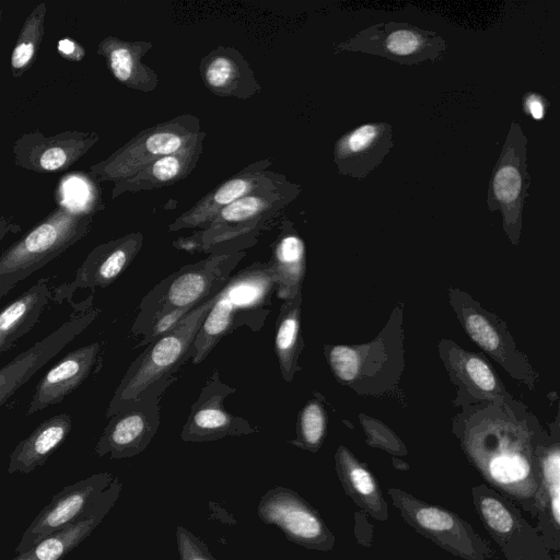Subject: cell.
<instances>
[{
	"label": "cell",
	"mask_w": 560,
	"mask_h": 560,
	"mask_svg": "<svg viewBox=\"0 0 560 560\" xmlns=\"http://www.w3.org/2000/svg\"><path fill=\"white\" fill-rule=\"evenodd\" d=\"M446 48L445 39L436 32L406 22L376 23L337 45V50L375 55L400 65L436 61Z\"/></svg>",
	"instance_id": "7"
},
{
	"label": "cell",
	"mask_w": 560,
	"mask_h": 560,
	"mask_svg": "<svg viewBox=\"0 0 560 560\" xmlns=\"http://www.w3.org/2000/svg\"><path fill=\"white\" fill-rule=\"evenodd\" d=\"M393 505L418 534L464 560H492L494 550L455 512L428 503L399 488H388Z\"/></svg>",
	"instance_id": "3"
},
{
	"label": "cell",
	"mask_w": 560,
	"mask_h": 560,
	"mask_svg": "<svg viewBox=\"0 0 560 560\" xmlns=\"http://www.w3.org/2000/svg\"><path fill=\"white\" fill-rule=\"evenodd\" d=\"M97 314L98 310H91L71 317L50 335L0 368V407L42 366L81 334Z\"/></svg>",
	"instance_id": "12"
},
{
	"label": "cell",
	"mask_w": 560,
	"mask_h": 560,
	"mask_svg": "<svg viewBox=\"0 0 560 560\" xmlns=\"http://www.w3.org/2000/svg\"><path fill=\"white\" fill-rule=\"evenodd\" d=\"M158 395H141L135 402L110 417L95 446L98 457L128 458L147 448L160 424Z\"/></svg>",
	"instance_id": "11"
},
{
	"label": "cell",
	"mask_w": 560,
	"mask_h": 560,
	"mask_svg": "<svg viewBox=\"0 0 560 560\" xmlns=\"http://www.w3.org/2000/svg\"><path fill=\"white\" fill-rule=\"evenodd\" d=\"M475 510L491 538L500 546L509 560H517L521 544L536 542L537 536L521 514V510L508 498L482 483L471 488Z\"/></svg>",
	"instance_id": "13"
},
{
	"label": "cell",
	"mask_w": 560,
	"mask_h": 560,
	"mask_svg": "<svg viewBox=\"0 0 560 560\" xmlns=\"http://www.w3.org/2000/svg\"><path fill=\"white\" fill-rule=\"evenodd\" d=\"M303 241L295 234L283 235L273 249L269 264L277 285V295L283 301L293 299L301 292L305 269Z\"/></svg>",
	"instance_id": "28"
},
{
	"label": "cell",
	"mask_w": 560,
	"mask_h": 560,
	"mask_svg": "<svg viewBox=\"0 0 560 560\" xmlns=\"http://www.w3.org/2000/svg\"><path fill=\"white\" fill-rule=\"evenodd\" d=\"M296 192H288V195ZM285 195L284 179L282 182L278 179L266 187L247 194L222 208L208 224L207 233L212 231L219 232L223 228H230L231 225H235V228L244 225V228H247L246 224H257L284 206L288 200H291L287 199Z\"/></svg>",
	"instance_id": "25"
},
{
	"label": "cell",
	"mask_w": 560,
	"mask_h": 560,
	"mask_svg": "<svg viewBox=\"0 0 560 560\" xmlns=\"http://www.w3.org/2000/svg\"><path fill=\"white\" fill-rule=\"evenodd\" d=\"M229 259L230 255H213L170 277L153 318L177 308H195L209 293L218 292L217 287L224 281V266Z\"/></svg>",
	"instance_id": "16"
},
{
	"label": "cell",
	"mask_w": 560,
	"mask_h": 560,
	"mask_svg": "<svg viewBox=\"0 0 560 560\" xmlns=\"http://www.w3.org/2000/svg\"><path fill=\"white\" fill-rule=\"evenodd\" d=\"M537 516L558 535L560 529V453L552 446L539 457Z\"/></svg>",
	"instance_id": "31"
},
{
	"label": "cell",
	"mask_w": 560,
	"mask_h": 560,
	"mask_svg": "<svg viewBox=\"0 0 560 560\" xmlns=\"http://www.w3.org/2000/svg\"><path fill=\"white\" fill-rule=\"evenodd\" d=\"M212 383L205 388L182 431L180 438L187 442H205L225 435H240L253 432L244 420H234L224 406L223 387Z\"/></svg>",
	"instance_id": "20"
},
{
	"label": "cell",
	"mask_w": 560,
	"mask_h": 560,
	"mask_svg": "<svg viewBox=\"0 0 560 560\" xmlns=\"http://www.w3.org/2000/svg\"><path fill=\"white\" fill-rule=\"evenodd\" d=\"M336 470L345 492L371 517L384 522L388 518V505L377 479L345 446H339Z\"/></svg>",
	"instance_id": "23"
},
{
	"label": "cell",
	"mask_w": 560,
	"mask_h": 560,
	"mask_svg": "<svg viewBox=\"0 0 560 560\" xmlns=\"http://www.w3.org/2000/svg\"><path fill=\"white\" fill-rule=\"evenodd\" d=\"M325 432V411L318 402L310 401L299 415L298 438L291 443L298 447L316 452L322 445Z\"/></svg>",
	"instance_id": "33"
},
{
	"label": "cell",
	"mask_w": 560,
	"mask_h": 560,
	"mask_svg": "<svg viewBox=\"0 0 560 560\" xmlns=\"http://www.w3.org/2000/svg\"><path fill=\"white\" fill-rule=\"evenodd\" d=\"M278 179H280L279 175L267 171L266 162L247 166L241 174L222 183L213 191L199 200L192 208L177 218V220L170 225V229L175 231L185 228L208 225L225 206Z\"/></svg>",
	"instance_id": "18"
},
{
	"label": "cell",
	"mask_w": 560,
	"mask_h": 560,
	"mask_svg": "<svg viewBox=\"0 0 560 560\" xmlns=\"http://www.w3.org/2000/svg\"><path fill=\"white\" fill-rule=\"evenodd\" d=\"M56 48L63 59L70 61H82L86 54L84 47L71 37L59 39Z\"/></svg>",
	"instance_id": "40"
},
{
	"label": "cell",
	"mask_w": 560,
	"mask_h": 560,
	"mask_svg": "<svg viewBox=\"0 0 560 560\" xmlns=\"http://www.w3.org/2000/svg\"><path fill=\"white\" fill-rule=\"evenodd\" d=\"M275 288L269 264L252 266L233 277L218 292L194 340V363H200L219 340L234 328L240 313L257 311L266 304Z\"/></svg>",
	"instance_id": "4"
},
{
	"label": "cell",
	"mask_w": 560,
	"mask_h": 560,
	"mask_svg": "<svg viewBox=\"0 0 560 560\" xmlns=\"http://www.w3.org/2000/svg\"><path fill=\"white\" fill-rule=\"evenodd\" d=\"M364 429L369 434L371 444L382 447L392 454H406V448L400 441L381 423L366 420Z\"/></svg>",
	"instance_id": "37"
},
{
	"label": "cell",
	"mask_w": 560,
	"mask_h": 560,
	"mask_svg": "<svg viewBox=\"0 0 560 560\" xmlns=\"http://www.w3.org/2000/svg\"><path fill=\"white\" fill-rule=\"evenodd\" d=\"M142 243L141 233H130L97 245L77 269L73 280L56 290L55 300L70 296L78 289L112 284L139 253Z\"/></svg>",
	"instance_id": "15"
},
{
	"label": "cell",
	"mask_w": 560,
	"mask_h": 560,
	"mask_svg": "<svg viewBox=\"0 0 560 560\" xmlns=\"http://www.w3.org/2000/svg\"><path fill=\"white\" fill-rule=\"evenodd\" d=\"M465 326L471 339L486 351L494 352L500 347L499 335L483 316L470 313L466 316Z\"/></svg>",
	"instance_id": "34"
},
{
	"label": "cell",
	"mask_w": 560,
	"mask_h": 560,
	"mask_svg": "<svg viewBox=\"0 0 560 560\" xmlns=\"http://www.w3.org/2000/svg\"><path fill=\"white\" fill-rule=\"evenodd\" d=\"M71 428V416L65 412L39 423L10 454L8 472L30 474L44 465L67 439Z\"/></svg>",
	"instance_id": "22"
},
{
	"label": "cell",
	"mask_w": 560,
	"mask_h": 560,
	"mask_svg": "<svg viewBox=\"0 0 560 560\" xmlns=\"http://www.w3.org/2000/svg\"><path fill=\"white\" fill-rule=\"evenodd\" d=\"M98 139L94 131L66 130L48 137L34 129L14 140V164L35 173L62 172L90 151Z\"/></svg>",
	"instance_id": "10"
},
{
	"label": "cell",
	"mask_w": 560,
	"mask_h": 560,
	"mask_svg": "<svg viewBox=\"0 0 560 560\" xmlns=\"http://www.w3.org/2000/svg\"><path fill=\"white\" fill-rule=\"evenodd\" d=\"M50 299L48 280L42 278L0 311V354L33 328Z\"/></svg>",
	"instance_id": "26"
},
{
	"label": "cell",
	"mask_w": 560,
	"mask_h": 560,
	"mask_svg": "<svg viewBox=\"0 0 560 560\" xmlns=\"http://www.w3.org/2000/svg\"><path fill=\"white\" fill-rule=\"evenodd\" d=\"M205 136L206 133L202 131L194 142L179 151L159 158L133 176L115 183L112 198L124 192H137L173 185L185 178L197 165L203 150Z\"/></svg>",
	"instance_id": "21"
},
{
	"label": "cell",
	"mask_w": 560,
	"mask_h": 560,
	"mask_svg": "<svg viewBox=\"0 0 560 560\" xmlns=\"http://www.w3.org/2000/svg\"><path fill=\"white\" fill-rule=\"evenodd\" d=\"M93 215L56 207L0 255V287H12L61 255L90 231Z\"/></svg>",
	"instance_id": "2"
},
{
	"label": "cell",
	"mask_w": 560,
	"mask_h": 560,
	"mask_svg": "<svg viewBox=\"0 0 560 560\" xmlns=\"http://www.w3.org/2000/svg\"><path fill=\"white\" fill-rule=\"evenodd\" d=\"M198 119L182 115L140 131L105 160L93 164L89 174L114 184L127 179L154 160L175 153L194 142L201 133Z\"/></svg>",
	"instance_id": "5"
},
{
	"label": "cell",
	"mask_w": 560,
	"mask_h": 560,
	"mask_svg": "<svg viewBox=\"0 0 560 560\" xmlns=\"http://www.w3.org/2000/svg\"><path fill=\"white\" fill-rule=\"evenodd\" d=\"M393 147L390 124H362L335 142L334 163L341 175L363 179L382 163Z\"/></svg>",
	"instance_id": "14"
},
{
	"label": "cell",
	"mask_w": 560,
	"mask_h": 560,
	"mask_svg": "<svg viewBox=\"0 0 560 560\" xmlns=\"http://www.w3.org/2000/svg\"><path fill=\"white\" fill-rule=\"evenodd\" d=\"M465 371L468 377L480 389L492 392L497 388V381L492 371L481 359L469 357L465 361Z\"/></svg>",
	"instance_id": "38"
},
{
	"label": "cell",
	"mask_w": 560,
	"mask_h": 560,
	"mask_svg": "<svg viewBox=\"0 0 560 560\" xmlns=\"http://www.w3.org/2000/svg\"><path fill=\"white\" fill-rule=\"evenodd\" d=\"M529 185L527 138L520 124L512 121L487 191L488 208L491 212H501L510 237L516 238L520 234Z\"/></svg>",
	"instance_id": "6"
},
{
	"label": "cell",
	"mask_w": 560,
	"mask_h": 560,
	"mask_svg": "<svg viewBox=\"0 0 560 560\" xmlns=\"http://www.w3.org/2000/svg\"><path fill=\"white\" fill-rule=\"evenodd\" d=\"M301 292L293 299L285 300L275 336V350L283 378L290 382L295 372L300 348Z\"/></svg>",
	"instance_id": "29"
},
{
	"label": "cell",
	"mask_w": 560,
	"mask_h": 560,
	"mask_svg": "<svg viewBox=\"0 0 560 560\" xmlns=\"http://www.w3.org/2000/svg\"><path fill=\"white\" fill-rule=\"evenodd\" d=\"M257 514L296 545L317 551H330L335 546L336 537L319 512L289 488L268 490L258 503Z\"/></svg>",
	"instance_id": "8"
},
{
	"label": "cell",
	"mask_w": 560,
	"mask_h": 560,
	"mask_svg": "<svg viewBox=\"0 0 560 560\" xmlns=\"http://www.w3.org/2000/svg\"><path fill=\"white\" fill-rule=\"evenodd\" d=\"M97 184L95 178L83 172L65 174L54 191L57 207L75 214L93 215L103 208Z\"/></svg>",
	"instance_id": "30"
},
{
	"label": "cell",
	"mask_w": 560,
	"mask_h": 560,
	"mask_svg": "<svg viewBox=\"0 0 560 560\" xmlns=\"http://www.w3.org/2000/svg\"><path fill=\"white\" fill-rule=\"evenodd\" d=\"M176 539L180 560H215L206 542L184 526H177Z\"/></svg>",
	"instance_id": "36"
},
{
	"label": "cell",
	"mask_w": 560,
	"mask_h": 560,
	"mask_svg": "<svg viewBox=\"0 0 560 560\" xmlns=\"http://www.w3.org/2000/svg\"><path fill=\"white\" fill-rule=\"evenodd\" d=\"M12 289V287H0V299L4 296L7 293H9V291Z\"/></svg>",
	"instance_id": "42"
},
{
	"label": "cell",
	"mask_w": 560,
	"mask_h": 560,
	"mask_svg": "<svg viewBox=\"0 0 560 560\" xmlns=\"http://www.w3.org/2000/svg\"><path fill=\"white\" fill-rule=\"evenodd\" d=\"M21 231V225L13 222L10 218L0 215V245L3 238L12 233Z\"/></svg>",
	"instance_id": "41"
},
{
	"label": "cell",
	"mask_w": 560,
	"mask_h": 560,
	"mask_svg": "<svg viewBox=\"0 0 560 560\" xmlns=\"http://www.w3.org/2000/svg\"><path fill=\"white\" fill-rule=\"evenodd\" d=\"M219 292V291H218ZM218 292L196 306L170 331L156 338L127 370L106 411L110 418L132 402L148 388L165 378L187 355L213 305Z\"/></svg>",
	"instance_id": "1"
},
{
	"label": "cell",
	"mask_w": 560,
	"mask_h": 560,
	"mask_svg": "<svg viewBox=\"0 0 560 560\" xmlns=\"http://www.w3.org/2000/svg\"><path fill=\"white\" fill-rule=\"evenodd\" d=\"M101 345L93 342L67 353L38 382L26 415L58 404L79 387L96 363Z\"/></svg>",
	"instance_id": "19"
},
{
	"label": "cell",
	"mask_w": 560,
	"mask_h": 560,
	"mask_svg": "<svg viewBox=\"0 0 560 560\" xmlns=\"http://www.w3.org/2000/svg\"><path fill=\"white\" fill-rule=\"evenodd\" d=\"M201 74L206 85L217 94L242 97V86L250 94L255 83L253 73L242 55L230 48L220 47L210 52L201 62Z\"/></svg>",
	"instance_id": "27"
},
{
	"label": "cell",
	"mask_w": 560,
	"mask_h": 560,
	"mask_svg": "<svg viewBox=\"0 0 560 560\" xmlns=\"http://www.w3.org/2000/svg\"><path fill=\"white\" fill-rule=\"evenodd\" d=\"M114 479L110 472H97L55 494L23 533L16 553L27 551L44 537L82 517Z\"/></svg>",
	"instance_id": "9"
},
{
	"label": "cell",
	"mask_w": 560,
	"mask_h": 560,
	"mask_svg": "<svg viewBox=\"0 0 560 560\" xmlns=\"http://www.w3.org/2000/svg\"><path fill=\"white\" fill-rule=\"evenodd\" d=\"M1 20H2V9L0 7V22H1Z\"/></svg>",
	"instance_id": "43"
},
{
	"label": "cell",
	"mask_w": 560,
	"mask_h": 560,
	"mask_svg": "<svg viewBox=\"0 0 560 560\" xmlns=\"http://www.w3.org/2000/svg\"><path fill=\"white\" fill-rule=\"evenodd\" d=\"M122 489L118 477L79 520L39 540L31 549L18 553L12 560H60L80 545L100 525L115 505Z\"/></svg>",
	"instance_id": "17"
},
{
	"label": "cell",
	"mask_w": 560,
	"mask_h": 560,
	"mask_svg": "<svg viewBox=\"0 0 560 560\" xmlns=\"http://www.w3.org/2000/svg\"><path fill=\"white\" fill-rule=\"evenodd\" d=\"M150 47L149 43L126 42L109 35L98 43L96 52L105 59L108 70L118 82L131 89L152 90L156 77L141 62V57Z\"/></svg>",
	"instance_id": "24"
},
{
	"label": "cell",
	"mask_w": 560,
	"mask_h": 560,
	"mask_svg": "<svg viewBox=\"0 0 560 560\" xmlns=\"http://www.w3.org/2000/svg\"><path fill=\"white\" fill-rule=\"evenodd\" d=\"M329 362L335 374L342 381H352L359 371L358 352L346 346H336L329 352Z\"/></svg>",
	"instance_id": "35"
},
{
	"label": "cell",
	"mask_w": 560,
	"mask_h": 560,
	"mask_svg": "<svg viewBox=\"0 0 560 560\" xmlns=\"http://www.w3.org/2000/svg\"><path fill=\"white\" fill-rule=\"evenodd\" d=\"M549 107L548 100L537 92H528L523 96L524 113L536 120L544 119Z\"/></svg>",
	"instance_id": "39"
},
{
	"label": "cell",
	"mask_w": 560,
	"mask_h": 560,
	"mask_svg": "<svg viewBox=\"0 0 560 560\" xmlns=\"http://www.w3.org/2000/svg\"><path fill=\"white\" fill-rule=\"evenodd\" d=\"M47 5L39 2L25 18L10 55V68L14 79L28 71L37 59L45 35Z\"/></svg>",
	"instance_id": "32"
}]
</instances>
